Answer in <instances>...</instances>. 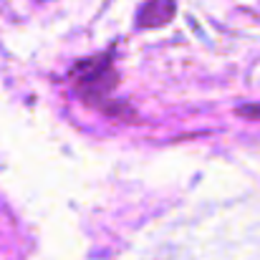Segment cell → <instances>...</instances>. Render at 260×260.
<instances>
[{"label": "cell", "instance_id": "obj_3", "mask_svg": "<svg viewBox=\"0 0 260 260\" xmlns=\"http://www.w3.org/2000/svg\"><path fill=\"white\" fill-rule=\"evenodd\" d=\"M240 116H248V119H260V104H250V106H240L238 109Z\"/></svg>", "mask_w": 260, "mask_h": 260}, {"label": "cell", "instance_id": "obj_1", "mask_svg": "<svg viewBox=\"0 0 260 260\" xmlns=\"http://www.w3.org/2000/svg\"><path fill=\"white\" fill-rule=\"evenodd\" d=\"M74 79L79 84V91L84 93V99L106 96L114 88V84H116V76L111 71L109 58H91V61L79 63L74 69Z\"/></svg>", "mask_w": 260, "mask_h": 260}, {"label": "cell", "instance_id": "obj_2", "mask_svg": "<svg viewBox=\"0 0 260 260\" xmlns=\"http://www.w3.org/2000/svg\"><path fill=\"white\" fill-rule=\"evenodd\" d=\"M174 10H177L174 0H147V3L142 5V10H139L137 23H139V28H157V25H165V23L172 20Z\"/></svg>", "mask_w": 260, "mask_h": 260}]
</instances>
